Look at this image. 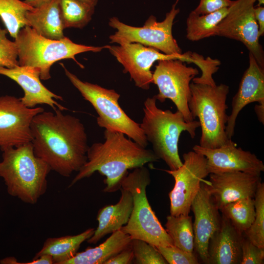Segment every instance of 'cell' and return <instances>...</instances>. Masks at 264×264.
Segmentation results:
<instances>
[{"label":"cell","mask_w":264,"mask_h":264,"mask_svg":"<svg viewBox=\"0 0 264 264\" xmlns=\"http://www.w3.org/2000/svg\"><path fill=\"white\" fill-rule=\"evenodd\" d=\"M133 253L131 244L107 261L104 264H130L133 262Z\"/></svg>","instance_id":"36"},{"label":"cell","mask_w":264,"mask_h":264,"mask_svg":"<svg viewBox=\"0 0 264 264\" xmlns=\"http://www.w3.org/2000/svg\"><path fill=\"white\" fill-rule=\"evenodd\" d=\"M1 151L0 176L8 193L24 203H36L46 192L50 167L35 155L31 142Z\"/></svg>","instance_id":"3"},{"label":"cell","mask_w":264,"mask_h":264,"mask_svg":"<svg viewBox=\"0 0 264 264\" xmlns=\"http://www.w3.org/2000/svg\"><path fill=\"white\" fill-rule=\"evenodd\" d=\"M64 28L82 29L91 20L95 7L80 0H59Z\"/></svg>","instance_id":"29"},{"label":"cell","mask_w":264,"mask_h":264,"mask_svg":"<svg viewBox=\"0 0 264 264\" xmlns=\"http://www.w3.org/2000/svg\"><path fill=\"white\" fill-rule=\"evenodd\" d=\"M108 49L123 66V72L128 73L135 85L142 89L148 90L153 83L151 67L156 61L178 59L188 63L198 65L200 55L187 52L181 55H168L151 47L139 43H126L116 45H106Z\"/></svg>","instance_id":"10"},{"label":"cell","mask_w":264,"mask_h":264,"mask_svg":"<svg viewBox=\"0 0 264 264\" xmlns=\"http://www.w3.org/2000/svg\"><path fill=\"white\" fill-rule=\"evenodd\" d=\"M59 109L36 114L31 123L35 155L59 175L69 177L87 161L89 146L85 127L77 117Z\"/></svg>","instance_id":"1"},{"label":"cell","mask_w":264,"mask_h":264,"mask_svg":"<svg viewBox=\"0 0 264 264\" xmlns=\"http://www.w3.org/2000/svg\"><path fill=\"white\" fill-rule=\"evenodd\" d=\"M149 170L144 166L135 168L122 178L121 188L128 190L133 199L129 220L121 230L132 239L144 241L155 247L173 245V242L152 209L146 196L150 184Z\"/></svg>","instance_id":"7"},{"label":"cell","mask_w":264,"mask_h":264,"mask_svg":"<svg viewBox=\"0 0 264 264\" xmlns=\"http://www.w3.org/2000/svg\"><path fill=\"white\" fill-rule=\"evenodd\" d=\"M52 0H24L23 1L33 8H38L50 2Z\"/></svg>","instance_id":"40"},{"label":"cell","mask_w":264,"mask_h":264,"mask_svg":"<svg viewBox=\"0 0 264 264\" xmlns=\"http://www.w3.org/2000/svg\"><path fill=\"white\" fill-rule=\"evenodd\" d=\"M157 62L153 73V83L158 89V93L154 95L156 100L163 103L167 99L171 100L186 121L194 120L188 102L191 97L190 82L198 74V70L178 59Z\"/></svg>","instance_id":"11"},{"label":"cell","mask_w":264,"mask_h":264,"mask_svg":"<svg viewBox=\"0 0 264 264\" xmlns=\"http://www.w3.org/2000/svg\"><path fill=\"white\" fill-rule=\"evenodd\" d=\"M71 84L95 110L97 125L106 130L122 132L144 148L149 143L140 124L131 118L120 107V95L113 89L84 82L61 64Z\"/></svg>","instance_id":"8"},{"label":"cell","mask_w":264,"mask_h":264,"mask_svg":"<svg viewBox=\"0 0 264 264\" xmlns=\"http://www.w3.org/2000/svg\"><path fill=\"white\" fill-rule=\"evenodd\" d=\"M131 236L121 229L111 233L103 243L95 247H88L77 252L65 264H104L109 259L129 246Z\"/></svg>","instance_id":"23"},{"label":"cell","mask_w":264,"mask_h":264,"mask_svg":"<svg viewBox=\"0 0 264 264\" xmlns=\"http://www.w3.org/2000/svg\"><path fill=\"white\" fill-rule=\"evenodd\" d=\"M178 1L172 5L163 21L158 22L156 18L152 15L142 27L131 26L120 21L117 17H111L109 25L116 31L109 37L110 43L117 44L136 43L166 54H182V50L172 34L174 20L180 11L176 8Z\"/></svg>","instance_id":"9"},{"label":"cell","mask_w":264,"mask_h":264,"mask_svg":"<svg viewBox=\"0 0 264 264\" xmlns=\"http://www.w3.org/2000/svg\"><path fill=\"white\" fill-rule=\"evenodd\" d=\"M94 231V228H90L76 235L48 238L33 259L43 255H48L51 256L53 264H65L76 255L82 243L89 239Z\"/></svg>","instance_id":"24"},{"label":"cell","mask_w":264,"mask_h":264,"mask_svg":"<svg viewBox=\"0 0 264 264\" xmlns=\"http://www.w3.org/2000/svg\"><path fill=\"white\" fill-rule=\"evenodd\" d=\"M254 110L258 120L264 124V104H259L254 107Z\"/></svg>","instance_id":"39"},{"label":"cell","mask_w":264,"mask_h":264,"mask_svg":"<svg viewBox=\"0 0 264 264\" xmlns=\"http://www.w3.org/2000/svg\"><path fill=\"white\" fill-rule=\"evenodd\" d=\"M182 157V166L174 170H165L175 179L174 188L169 194L170 215L173 216L189 215L201 182L209 175L202 154L193 151L184 154Z\"/></svg>","instance_id":"12"},{"label":"cell","mask_w":264,"mask_h":264,"mask_svg":"<svg viewBox=\"0 0 264 264\" xmlns=\"http://www.w3.org/2000/svg\"><path fill=\"white\" fill-rule=\"evenodd\" d=\"M121 197L117 203L108 205L99 209L97 215L98 225L93 235L87 240L95 244L107 235L116 231L128 222L133 207L131 193L120 188Z\"/></svg>","instance_id":"21"},{"label":"cell","mask_w":264,"mask_h":264,"mask_svg":"<svg viewBox=\"0 0 264 264\" xmlns=\"http://www.w3.org/2000/svg\"><path fill=\"white\" fill-rule=\"evenodd\" d=\"M7 30L0 26V66L10 68L18 66L19 63L16 43L7 38Z\"/></svg>","instance_id":"32"},{"label":"cell","mask_w":264,"mask_h":264,"mask_svg":"<svg viewBox=\"0 0 264 264\" xmlns=\"http://www.w3.org/2000/svg\"><path fill=\"white\" fill-rule=\"evenodd\" d=\"M232 0H200L198 6L193 10L198 15L213 13L224 8L230 7L234 3Z\"/></svg>","instance_id":"35"},{"label":"cell","mask_w":264,"mask_h":264,"mask_svg":"<svg viewBox=\"0 0 264 264\" xmlns=\"http://www.w3.org/2000/svg\"><path fill=\"white\" fill-rule=\"evenodd\" d=\"M254 13L258 25L260 37L264 34V7L262 5L254 7Z\"/></svg>","instance_id":"37"},{"label":"cell","mask_w":264,"mask_h":264,"mask_svg":"<svg viewBox=\"0 0 264 264\" xmlns=\"http://www.w3.org/2000/svg\"><path fill=\"white\" fill-rule=\"evenodd\" d=\"M190 89L188 107L193 119L198 118L201 129L199 145L214 149L229 143L232 140L225 132L229 87L224 84L212 86L192 82Z\"/></svg>","instance_id":"6"},{"label":"cell","mask_w":264,"mask_h":264,"mask_svg":"<svg viewBox=\"0 0 264 264\" xmlns=\"http://www.w3.org/2000/svg\"><path fill=\"white\" fill-rule=\"evenodd\" d=\"M0 75L13 80L22 88L24 95L20 99L26 107L32 108L38 105L46 104L54 110H67L56 101H63L62 97L52 92L42 83L37 69L19 65L10 68L0 66Z\"/></svg>","instance_id":"18"},{"label":"cell","mask_w":264,"mask_h":264,"mask_svg":"<svg viewBox=\"0 0 264 264\" xmlns=\"http://www.w3.org/2000/svg\"><path fill=\"white\" fill-rule=\"evenodd\" d=\"M264 263V248H260L255 245L243 234L240 264H263Z\"/></svg>","instance_id":"34"},{"label":"cell","mask_w":264,"mask_h":264,"mask_svg":"<svg viewBox=\"0 0 264 264\" xmlns=\"http://www.w3.org/2000/svg\"><path fill=\"white\" fill-rule=\"evenodd\" d=\"M166 219L165 230L174 245L187 252L193 253L194 234L192 217L189 215H170Z\"/></svg>","instance_id":"26"},{"label":"cell","mask_w":264,"mask_h":264,"mask_svg":"<svg viewBox=\"0 0 264 264\" xmlns=\"http://www.w3.org/2000/svg\"><path fill=\"white\" fill-rule=\"evenodd\" d=\"M257 0H236L216 26L214 36H219L242 43L264 68V52L259 42V28L254 13Z\"/></svg>","instance_id":"13"},{"label":"cell","mask_w":264,"mask_h":264,"mask_svg":"<svg viewBox=\"0 0 264 264\" xmlns=\"http://www.w3.org/2000/svg\"><path fill=\"white\" fill-rule=\"evenodd\" d=\"M26 18L28 26L45 38L59 40L65 37L59 0H52L40 7L27 11Z\"/></svg>","instance_id":"22"},{"label":"cell","mask_w":264,"mask_h":264,"mask_svg":"<svg viewBox=\"0 0 264 264\" xmlns=\"http://www.w3.org/2000/svg\"><path fill=\"white\" fill-rule=\"evenodd\" d=\"M133 263L136 264H167L156 247L141 240L132 239Z\"/></svg>","instance_id":"31"},{"label":"cell","mask_w":264,"mask_h":264,"mask_svg":"<svg viewBox=\"0 0 264 264\" xmlns=\"http://www.w3.org/2000/svg\"><path fill=\"white\" fill-rule=\"evenodd\" d=\"M255 217L244 235L257 246L264 248V184L260 182L254 197Z\"/></svg>","instance_id":"30"},{"label":"cell","mask_w":264,"mask_h":264,"mask_svg":"<svg viewBox=\"0 0 264 264\" xmlns=\"http://www.w3.org/2000/svg\"><path fill=\"white\" fill-rule=\"evenodd\" d=\"M264 104V68L249 53V66L244 71L238 90L232 101V110L228 115L226 133L231 139L234 135L237 118L240 111L250 103Z\"/></svg>","instance_id":"19"},{"label":"cell","mask_w":264,"mask_h":264,"mask_svg":"<svg viewBox=\"0 0 264 264\" xmlns=\"http://www.w3.org/2000/svg\"><path fill=\"white\" fill-rule=\"evenodd\" d=\"M256 1H258V6L262 5L263 6L264 4V0H257Z\"/></svg>","instance_id":"42"},{"label":"cell","mask_w":264,"mask_h":264,"mask_svg":"<svg viewBox=\"0 0 264 264\" xmlns=\"http://www.w3.org/2000/svg\"><path fill=\"white\" fill-rule=\"evenodd\" d=\"M229 7L205 15H198L192 11L186 21V38L195 42L214 36L215 28L227 15Z\"/></svg>","instance_id":"25"},{"label":"cell","mask_w":264,"mask_h":264,"mask_svg":"<svg viewBox=\"0 0 264 264\" xmlns=\"http://www.w3.org/2000/svg\"><path fill=\"white\" fill-rule=\"evenodd\" d=\"M193 150L205 157L209 174L240 171L260 176L264 171L262 160L250 152L237 148L232 141L214 149L196 145Z\"/></svg>","instance_id":"15"},{"label":"cell","mask_w":264,"mask_h":264,"mask_svg":"<svg viewBox=\"0 0 264 264\" xmlns=\"http://www.w3.org/2000/svg\"><path fill=\"white\" fill-rule=\"evenodd\" d=\"M167 264H198L199 262L193 253H189L173 245L156 247Z\"/></svg>","instance_id":"33"},{"label":"cell","mask_w":264,"mask_h":264,"mask_svg":"<svg viewBox=\"0 0 264 264\" xmlns=\"http://www.w3.org/2000/svg\"><path fill=\"white\" fill-rule=\"evenodd\" d=\"M33 8L20 0H0V18L14 39L21 28L28 26L26 14Z\"/></svg>","instance_id":"28"},{"label":"cell","mask_w":264,"mask_h":264,"mask_svg":"<svg viewBox=\"0 0 264 264\" xmlns=\"http://www.w3.org/2000/svg\"><path fill=\"white\" fill-rule=\"evenodd\" d=\"M44 110L41 107L28 108L15 96H0V150L31 142L32 120Z\"/></svg>","instance_id":"14"},{"label":"cell","mask_w":264,"mask_h":264,"mask_svg":"<svg viewBox=\"0 0 264 264\" xmlns=\"http://www.w3.org/2000/svg\"><path fill=\"white\" fill-rule=\"evenodd\" d=\"M14 41L19 65L37 69L42 80L51 78L50 68L55 62L71 59L83 68L84 66L76 59V55L88 51L99 52L105 48V45L95 46L76 44L66 37L59 40L48 39L38 34L28 25L20 29Z\"/></svg>","instance_id":"5"},{"label":"cell","mask_w":264,"mask_h":264,"mask_svg":"<svg viewBox=\"0 0 264 264\" xmlns=\"http://www.w3.org/2000/svg\"><path fill=\"white\" fill-rule=\"evenodd\" d=\"M105 140L88 147L87 161L78 172L69 187L98 172L106 178L104 192H114L121 188V182L128 170L157 161L159 158L152 150L141 146L122 132L105 130Z\"/></svg>","instance_id":"2"},{"label":"cell","mask_w":264,"mask_h":264,"mask_svg":"<svg viewBox=\"0 0 264 264\" xmlns=\"http://www.w3.org/2000/svg\"><path fill=\"white\" fill-rule=\"evenodd\" d=\"M209 175L207 188L219 209L231 202L254 198L262 182L260 176L240 171Z\"/></svg>","instance_id":"17"},{"label":"cell","mask_w":264,"mask_h":264,"mask_svg":"<svg viewBox=\"0 0 264 264\" xmlns=\"http://www.w3.org/2000/svg\"><path fill=\"white\" fill-rule=\"evenodd\" d=\"M156 101L154 96L145 100L140 126L155 155L164 161L170 170H174L183 163L178 149L181 133L186 131L194 138L199 122H187L180 111L163 110L157 106Z\"/></svg>","instance_id":"4"},{"label":"cell","mask_w":264,"mask_h":264,"mask_svg":"<svg viewBox=\"0 0 264 264\" xmlns=\"http://www.w3.org/2000/svg\"><path fill=\"white\" fill-rule=\"evenodd\" d=\"M207 181L201 182L200 188L191 206L195 220L193 224L194 248L201 260L206 263L210 239L220 229L221 216L207 185Z\"/></svg>","instance_id":"16"},{"label":"cell","mask_w":264,"mask_h":264,"mask_svg":"<svg viewBox=\"0 0 264 264\" xmlns=\"http://www.w3.org/2000/svg\"><path fill=\"white\" fill-rule=\"evenodd\" d=\"M219 210L235 228L243 234L251 226L255 217L253 198H248L228 203Z\"/></svg>","instance_id":"27"},{"label":"cell","mask_w":264,"mask_h":264,"mask_svg":"<svg viewBox=\"0 0 264 264\" xmlns=\"http://www.w3.org/2000/svg\"><path fill=\"white\" fill-rule=\"evenodd\" d=\"M24 264H52L53 260L50 255H43L39 257L33 259V260L28 263H23Z\"/></svg>","instance_id":"38"},{"label":"cell","mask_w":264,"mask_h":264,"mask_svg":"<svg viewBox=\"0 0 264 264\" xmlns=\"http://www.w3.org/2000/svg\"><path fill=\"white\" fill-rule=\"evenodd\" d=\"M80 0L95 7L99 0Z\"/></svg>","instance_id":"41"},{"label":"cell","mask_w":264,"mask_h":264,"mask_svg":"<svg viewBox=\"0 0 264 264\" xmlns=\"http://www.w3.org/2000/svg\"><path fill=\"white\" fill-rule=\"evenodd\" d=\"M243 237L222 215L220 229L210 239L205 264H240Z\"/></svg>","instance_id":"20"}]
</instances>
